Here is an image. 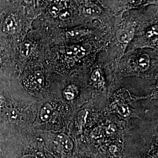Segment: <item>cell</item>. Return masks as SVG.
I'll return each mask as SVG.
<instances>
[{
  "instance_id": "obj_14",
  "label": "cell",
  "mask_w": 158,
  "mask_h": 158,
  "mask_svg": "<svg viewBox=\"0 0 158 158\" xmlns=\"http://www.w3.org/2000/svg\"><path fill=\"white\" fill-rule=\"evenodd\" d=\"M17 2L18 0H0V10L14 4H17Z\"/></svg>"
},
{
  "instance_id": "obj_16",
  "label": "cell",
  "mask_w": 158,
  "mask_h": 158,
  "mask_svg": "<svg viewBox=\"0 0 158 158\" xmlns=\"http://www.w3.org/2000/svg\"><path fill=\"white\" fill-rule=\"evenodd\" d=\"M130 2L134 5H139L142 0H130Z\"/></svg>"
},
{
  "instance_id": "obj_3",
  "label": "cell",
  "mask_w": 158,
  "mask_h": 158,
  "mask_svg": "<svg viewBox=\"0 0 158 158\" xmlns=\"http://www.w3.org/2000/svg\"><path fill=\"white\" fill-rule=\"evenodd\" d=\"M135 29L133 27L119 29L116 34L117 39L119 43L127 44L133 38Z\"/></svg>"
},
{
  "instance_id": "obj_4",
  "label": "cell",
  "mask_w": 158,
  "mask_h": 158,
  "mask_svg": "<svg viewBox=\"0 0 158 158\" xmlns=\"http://www.w3.org/2000/svg\"><path fill=\"white\" fill-rule=\"evenodd\" d=\"M57 141L66 149L70 151L73 149V143L70 138L64 134H60L57 136Z\"/></svg>"
},
{
  "instance_id": "obj_7",
  "label": "cell",
  "mask_w": 158,
  "mask_h": 158,
  "mask_svg": "<svg viewBox=\"0 0 158 158\" xmlns=\"http://www.w3.org/2000/svg\"><path fill=\"white\" fill-rule=\"evenodd\" d=\"M138 66L142 71H146L150 66V57L147 54H142L138 59Z\"/></svg>"
},
{
  "instance_id": "obj_15",
  "label": "cell",
  "mask_w": 158,
  "mask_h": 158,
  "mask_svg": "<svg viewBox=\"0 0 158 158\" xmlns=\"http://www.w3.org/2000/svg\"><path fill=\"white\" fill-rule=\"evenodd\" d=\"M100 76H101V74H100V71L98 70H96L92 73L91 79L94 81H97L100 78Z\"/></svg>"
},
{
  "instance_id": "obj_13",
  "label": "cell",
  "mask_w": 158,
  "mask_h": 158,
  "mask_svg": "<svg viewBox=\"0 0 158 158\" xmlns=\"http://www.w3.org/2000/svg\"><path fill=\"white\" fill-rule=\"evenodd\" d=\"M72 16V12L70 10L66 9L65 10L63 11L58 16V18L62 21H66Z\"/></svg>"
},
{
  "instance_id": "obj_17",
  "label": "cell",
  "mask_w": 158,
  "mask_h": 158,
  "mask_svg": "<svg viewBox=\"0 0 158 158\" xmlns=\"http://www.w3.org/2000/svg\"><path fill=\"white\" fill-rule=\"evenodd\" d=\"M21 158H33V157L29 155H25L23 156Z\"/></svg>"
},
{
  "instance_id": "obj_6",
  "label": "cell",
  "mask_w": 158,
  "mask_h": 158,
  "mask_svg": "<svg viewBox=\"0 0 158 158\" xmlns=\"http://www.w3.org/2000/svg\"><path fill=\"white\" fill-rule=\"evenodd\" d=\"M89 33V31L87 29H71L67 31L66 32V38H68L73 39V38L82 37Z\"/></svg>"
},
{
  "instance_id": "obj_10",
  "label": "cell",
  "mask_w": 158,
  "mask_h": 158,
  "mask_svg": "<svg viewBox=\"0 0 158 158\" xmlns=\"http://www.w3.org/2000/svg\"><path fill=\"white\" fill-rule=\"evenodd\" d=\"M91 49V45L89 44H84L82 45H79V49L76 52L75 56L76 58L80 59L85 56L88 52H89Z\"/></svg>"
},
{
  "instance_id": "obj_2",
  "label": "cell",
  "mask_w": 158,
  "mask_h": 158,
  "mask_svg": "<svg viewBox=\"0 0 158 158\" xmlns=\"http://www.w3.org/2000/svg\"><path fill=\"white\" fill-rule=\"evenodd\" d=\"M67 7L66 0H51L46 6V11L50 17L56 18Z\"/></svg>"
},
{
  "instance_id": "obj_9",
  "label": "cell",
  "mask_w": 158,
  "mask_h": 158,
  "mask_svg": "<svg viewBox=\"0 0 158 158\" xmlns=\"http://www.w3.org/2000/svg\"><path fill=\"white\" fill-rule=\"evenodd\" d=\"M83 12L85 15H97L101 13V9L98 6L96 5L87 6L84 8Z\"/></svg>"
},
{
  "instance_id": "obj_12",
  "label": "cell",
  "mask_w": 158,
  "mask_h": 158,
  "mask_svg": "<svg viewBox=\"0 0 158 158\" xmlns=\"http://www.w3.org/2000/svg\"><path fill=\"white\" fill-rule=\"evenodd\" d=\"M158 25H155L147 31L146 35L149 39L156 38L158 36Z\"/></svg>"
},
{
  "instance_id": "obj_11",
  "label": "cell",
  "mask_w": 158,
  "mask_h": 158,
  "mask_svg": "<svg viewBox=\"0 0 158 158\" xmlns=\"http://www.w3.org/2000/svg\"><path fill=\"white\" fill-rule=\"evenodd\" d=\"M75 94H76V89L73 85L68 87L63 92V96L68 100L73 99L76 96Z\"/></svg>"
},
{
  "instance_id": "obj_1",
  "label": "cell",
  "mask_w": 158,
  "mask_h": 158,
  "mask_svg": "<svg viewBox=\"0 0 158 158\" xmlns=\"http://www.w3.org/2000/svg\"><path fill=\"white\" fill-rule=\"evenodd\" d=\"M28 15L19 4L0 10V33L12 45H18L25 38L30 24Z\"/></svg>"
},
{
  "instance_id": "obj_8",
  "label": "cell",
  "mask_w": 158,
  "mask_h": 158,
  "mask_svg": "<svg viewBox=\"0 0 158 158\" xmlns=\"http://www.w3.org/2000/svg\"><path fill=\"white\" fill-rule=\"evenodd\" d=\"M38 0H18L17 4L23 6L25 11L28 14L29 12H32V8L36 6V2Z\"/></svg>"
},
{
  "instance_id": "obj_5",
  "label": "cell",
  "mask_w": 158,
  "mask_h": 158,
  "mask_svg": "<svg viewBox=\"0 0 158 158\" xmlns=\"http://www.w3.org/2000/svg\"><path fill=\"white\" fill-rule=\"evenodd\" d=\"M53 112V107L50 104L47 103L45 104L40 110V117L42 121L46 122L51 118L52 114Z\"/></svg>"
}]
</instances>
